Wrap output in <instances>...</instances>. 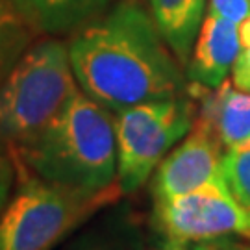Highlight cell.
Segmentation results:
<instances>
[{
  "mask_svg": "<svg viewBox=\"0 0 250 250\" xmlns=\"http://www.w3.org/2000/svg\"><path fill=\"white\" fill-rule=\"evenodd\" d=\"M188 93L197 102V119L219 139L224 150L250 141V93L233 89L228 80L217 87L189 82Z\"/></svg>",
  "mask_w": 250,
  "mask_h": 250,
  "instance_id": "ba28073f",
  "label": "cell"
},
{
  "mask_svg": "<svg viewBox=\"0 0 250 250\" xmlns=\"http://www.w3.org/2000/svg\"><path fill=\"white\" fill-rule=\"evenodd\" d=\"M36 34L72 36L107 11L109 0H13Z\"/></svg>",
  "mask_w": 250,
  "mask_h": 250,
  "instance_id": "8fae6325",
  "label": "cell"
},
{
  "mask_svg": "<svg viewBox=\"0 0 250 250\" xmlns=\"http://www.w3.org/2000/svg\"><path fill=\"white\" fill-rule=\"evenodd\" d=\"M15 186L0 213V250H56L123 198L119 184L100 193H82L43 182L21 167H15Z\"/></svg>",
  "mask_w": 250,
  "mask_h": 250,
  "instance_id": "277c9868",
  "label": "cell"
},
{
  "mask_svg": "<svg viewBox=\"0 0 250 250\" xmlns=\"http://www.w3.org/2000/svg\"><path fill=\"white\" fill-rule=\"evenodd\" d=\"M150 226L156 235L191 245L221 237L250 241V215L233 200L223 180L152 204Z\"/></svg>",
  "mask_w": 250,
  "mask_h": 250,
  "instance_id": "8992f818",
  "label": "cell"
},
{
  "mask_svg": "<svg viewBox=\"0 0 250 250\" xmlns=\"http://www.w3.org/2000/svg\"><path fill=\"white\" fill-rule=\"evenodd\" d=\"M78 91L69 46L50 36L34 41L0 83V150L36 137Z\"/></svg>",
  "mask_w": 250,
  "mask_h": 250,
  "instance_id": "3957f363",
  "label": "cell"
},
{
  "mask_svg": "<svg viewBox=\"0 0 250 250\" xmlns=\"http://www.w3.org/2000/svg\"><path fill=\"white\" fill-rule=\"evenodd\" d=\"M239 41H241V48L250 46V17L239 24Z\"/></svg>",
  "mask_w": 250,
  "mask_h": 250,
  "instance_id": "ffe728a7",
  "label": "cell"
},
{
  "mask_svg": "<svg viewBox=\"0 0 250 250\" xmlns=\"http://www.w3.org/2000/svg\"><path fill=\"white\" fill-rule=\"evenodd\" d=\"M56 250H146V239L134 208L119 200L89 219Z\"/></svg>",
  "mask_w": 250,
  "mask_h": 250,
  "instance_id": "30bf717a",
  "label": "cell"
},
{
  "mask_svg": "<svg viewBox=\"0 0 250 250\" xmlns=\"http://www.w3.org/2000/svg\"><path fill=\"white\" fill-rule=\"evenodd\" d=\"M15 186V165L6 152H0V213L6 208Z\"/></svg>",
  "mask_w": 250,
  "mask_h": 250,
  "instance_id": "2e32d148",
  "label": "cell"
},
{
  "mask_svg": "<svg viewBox=\"0 0 250 250\" xmlns=\"http://www.w3.org/2000/svg\"><path fill=\"white\" fill-rule=\"evenodd\" d=\"M113 115L117 184L132 195L148 182L160 161L180 143L197 117V102L186 93L174 99L145 102Z\"/></svg>",
  "mask_w": 250,
  "mask_h": 250,
  "instance_id": "5b68a950",
  "label": "cell"
},
{
  "mask_svg": "<svg viewBox=\"0 0 250 250\" xmlns=\"http://www.w3.org/2000/svg\"><path fill=\"white\" fill-rule=\"evenodd\" d=\"M8 156L15 167L54 186L106 191L117 184L113 115L78 91L50 125Z\"/></svg>",
  "mask_w": 250,
  "mask_h": 250,
  "instance_id": "7a4b0ae2",
  "label": "cell"
},
{
  "mask_svg": "<svg viewBox=\"0 0 250 250\" xmlns=\"http://www.w3.org/2000/svg\"><path fill=\"white\" fill-rule=\"evenodd\" d=\"M221 176L233 200L250 215V141L224 150Z\"/></svg>",
  "mask_w": 250,
  "mask_h": 250,
  "instance_id": "5bb4252c",
  "label": "cell"
},
{
  "mask_svg": "<svg viewBox=\"0 0 250 250\" xmlns=\"http://www.w3.org/2000/svg\"><path fill=\"white\" fill-rule=\"evenodd\" d=\"M208 15L226 19L239 26L250 17V0H208Z\"/></svg>",
  "mask_w": 250,
  "mask_h": 250,
  "instance_id": "9a60e30c",
  "label": "cell"
},
{
  "mask_svg": "<svg viewBox=\"0 0 250 250\" xmlns=\"http://www.w3.org/2000/svg\"><path fill=\"white\" fill-rule=\"evenodd\" d=\"M191 250H250V247L245 243H239L235 237H221L211 241L193 243Z\"/></svg>",
  "mask_w": 250,
  "mask_h": 250,
  "instance_id": "ac0fdd59",
  "label": "cell"
},
{
  "mask_svg": "<svg viewBox=\"0 0 250 250\" xmlns=\"http://www.w3.org/2000/svg\"><path fill=\"white\" fill-rule=\"evenodd\" d=\"M204 9L206 0H150L152 19L170 52L184 67L202 26Z\"/></svg>",
  "mask_w": 250,
  "mask_h": 250,
  "instance_id": "7c38bea8",
  "label": "cell"
},
{
  "mask_svg": "<svg viewBox=\"0 0 250 250\" xmlns=\"http://www.w3.org/2000/svg\"><path fill=\"white\" fill-rule=\"evenodd\" d=\"M156 237H158V241L150 250H191V243L176 241V239L161 237V235H156Z\"/></svg>",
  "mask_w": 250,
  "mask_h": 250,
  "instance_id": "d6986e66",
  "label": "cell"
},
{
  "mask_svg": "<svg viewBox=\"0 0 250 250\" xmlns=\"http://www.w3.org/2000/svg\"><path fill=\"white\" fill-rule=\"evenodd\" d=\"M224 148L209 128L195 117L188 135L160 161L150 184L152 204L167 202L189 191L223 180Z\"/></svg>",
  "mask_w": 250,
  "mask_h": 250,
  "instance_id": "52a82bcc",
  "label": "cell"
},
{
  "mask_svg": "<svg viewBox=\"0 0 250 250\" xmlns=\"http://www.w3.org/2000/svg\"><path fill=\"white\" fill-rule=\"evenodd\" d=\"M67 46L80 91L109 113L188 93L182 63L135 2L104 11L72 34Z\"/></svg>",
  "mask_w": 250,
  "mask_h": 250,
  "instance_id": "6da1fadb",
  "label": "cell"
},
{
  "mask_svg": "<svg viewBox=\"0 0 250 250\" xmlns=\"http://www.w3.org/2000/svg\"><path fill=\"white\" fill-rule=\"evenodd\" d=\"M36 30L19 11L15 2L0 0V83L36 41Z\"/></svg>",
  "mask_w": 250,
  "mask_h": 250,
  "instance_id": "4fadbf2b",
  "label": "cell"
},
{
  "mask_svg": "<svg viewBox=\"0 0 250 250\" xmlns=\"http://www.w3.org/2000/svg\"><path fill=\"white\" fill-rule=\"evenodd\" d=\"M232 82L237 89L250 93V46H243L232 67Z\"/></svg>",
  "mask_w": 250,
  "mask_h": 250,
  "instance_id": "e0dca14e",
  "label": "cell"
},
{
  "mask_svg": "<svg viewBox=\"0 0 250 250\" xmlns=\"http://www.w3.org/2000/svg\"><path fill=\"white\" fill-rule=\"evenodd\" d=\"M0 152H2V150H0Z\"/></svg>",
  "mask_w": 250,
  "mask_h": 250,
  "instance_id": "44dd1931",
  "label": "cell"
},
{
  "mask_svg": "<svg viewBox=\"0 0 250 250\" xmlns=\"http://www.w3.org/2000/svg\"><path fill=\"white\" fill-rule=\"evenodd\" d=\"M239 50V26L226 19L206 15L186 65L188 80L204 87L221 85L232 71Z\"/></svg>",
  "mask_w": 250,
  "mask_h": 250,
  "instance_id": "9c48e42d",
  "label": "cell"
}]
</instances>
